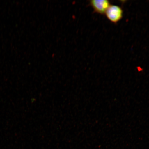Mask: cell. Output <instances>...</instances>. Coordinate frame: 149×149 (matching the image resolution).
Listing matches in <instances>:
<instances>
[{
	"instance_id": "2",
	"label": "cell",
	"mask_w": 149,
	"mask_h": 149,
	"mask_svg": "<svg viewBox=\"0 0 149 149\" xmlns=\"http://www.w3.org/2000/svg\"><path fill=\"white\" fill-rule=\"evenodd\" d=\"M89 5L94 9V12L103 15L111 5L108 0H92L89 1Z\"/></svg>"
},
{
	"instance_id": "1",
	"label": "cell",
	"mask_w": 149,
	"mask_h": 149,
	"mask_svg": "<svg viewBox=\"0 0 149 149\" xmlns=\"http://www.w3.org/2000/svg\"><path fill=\"white\" fill-rule=\"evenodd\" d=\"M106 17L112 23L117 24L122 19L123 10L122 7L116 5H111L105 12Z\"/></svg>"
}]
</instances>
